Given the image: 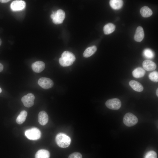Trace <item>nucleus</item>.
Segmentation results:
<instances>
[{
	"instance_id": "nucleus-1",
	"label": "nucleus",
	"mask_w": 158,
	"mask_h": 158,
	"mask_svg": "<svg viewBox=\"0 0 158 158\" xmlns=\"http://www.w3.org/2000/svg\"><path fill=\"white\" fill-rule=\"evenodd\" d=\"M55 141L60 147L65 148L70 145L71 140L70 138L66 134L60 133L57 135L55 137Z\"/></svg>"
},
{
	"instance_id": "nucleus-2",
	"label": "nucleus",
	"mask_w": 158,
	"mask_h": 158,
	"mask_svg": "<svg viewBox=\"0 0 158 158\" xmlns=\"http://www.w3.org/2000/svg\"><path fill=\"white\" fill-rule=\"evenodd\" d=\"M25 135L29 139L32 140L39 139L41 136V132L37 128L33 127L26 130L25 133Z\"/></svg>"
},
{
	"instance_id": "nucleus-3",
	"label": "nucleus",
	"mask_w": 158,
	"mask_h": 158,
	"mask_svg": "<svg viewBox=\"0 0 158 158\" xmlns=\"http://www.w3.org/2000/svg\"><path fill=\"white\" fill-rule=\"evenodd\" d=\"M137 117L131 113H128L124 116L123 121L125 125L128 127L133 126L138 122Z\"/></svg>"
},
{
	"instance_id": "nucleus-4",
	"label": "nucleus",
	"mask_w": 158,
	"mask_h": 158,
	"mask_svg": "<svg viewBox=\"0 0 158 158\" xmlns=\"http://www.w3.org/2000/svg\"><path fill=\"white\" fill-rule=\"evenodd\" d=\"M52 14H54L52 19L53 22L54 24H59L63 23L65 17V13L63 10L59 9L56 12L53 11Z\"/></svg>"
},
{
	"instance_id": "nucleus-5",
	"label": "nucleus",
	"mask_w": 158,
	"mask_h": 158,
	"mask_svg": "<svg viewBox=\"0 0 158 158\" xmlns=\"http://www.w3.org/2000/svg\"><path fill=\"white\" fill-rule=\"evenodd\" d=\"M106 106L108 108L112 110H118L121 105L120 100L118 98H114L107 100L105 103Z\"/></svg>"
},
{
	"instance_id": "nucleus-6",
	"label": "nucleus",
	"mask_w": 158,
	"mask_h": 158,
	"mask_svg": "<svg viewBox=\"0 0 158 158\" xmlns=\"http://www.w3.org/2000/svg\"><path fill=\"white\" fill-rule=\"evenodd\" d=\"M38 83L42 88L45 89L52 87L54 85V83L51 79L46 77L40 78L38 80Z\"/></svg>"
},
{
	"instance_id": "nucleus-7",
	"label": "nucleus",
	"mask_w": 158,
	"mask_h": 158,
	"mask_svg": "<svg viewBox=\"0 0 158 158\" xmlns=\"http://www.w3.org/2000/svg\"><path fill=\"white\" fill-rule=\"evenodd\" d=\"M35 98V97L33 94L29 93L22 98L21 101L25 106L30 107L33 105Z\"/></svg>"
},
{
	"instance_id": "nucleus-8",
	"label": "nucleus",
	"mask_w": 158,
	"mask_h": 158,
	"mask_svg": "<svg viewBox=\"0 0 158 158\" xmlns=\"http://www.w3.org/2000/svg\"><path fill=\"white\" fill-rule=\"evenodd\" d=\"M25 2L22 0L14 1L11 3V9L13 11H19L23 10L25 7Z\"/></svg>"
},
{
	"instance_id": "nucleus-9",
	"label": "nucleus",
	"mask_w": 158,
	"mask_h": 158,
	"mask_svg": "<svg viewBox=\"0 0 158 158\" xmlns=\"http://www.w3.org/2000/svg\"><path fill=\"white\" fill-rule=\"evenodd\" d=\"M45 67L44 63L41 61H37L33 63L32 65V68L33 71L37 73L42 71Z\"/></svg>"
},
{
	"instance_id": "nucleus-10",
	"label": "nucleus",
	"mask_w": 158,
	"mask_h": 158,
	"mask_svg": "<svg viewBox=\"0 0 158 158\" xmlns=\"http://www.w3.org/2000/svg\"><path fill=\"white\" fill-rule=\"evenodd\" d=\"M142 66L143 68L148 71L154 70L157 67L155 63L152 61L147 60L143 62Z\"/></svg>"
},
{
	"instance_id": "nucleus-11",
	"label": "nucleus",
	"mask_w": 158,
	"mask_h": 158,
	"mask_svg": "<svg viewBox=\"0 0 158 158\" xmlns=\"http://www.w3.org/2000/svg\"><path fill=\"white\" fill-rule=\"evenodd\" d=\"M38 122L42 126L46 125L48 121V116L47 113L44 111H40L38 115Z\"/></svg>"
},
{
	"instance_id": "nucleus-12",
	"label": "nucleus",
	"mask_w": 158,
	"mask_h": 158,
	"mask_svg": "<svg viewBox=\"0 0 158 158\" xmlns=\"http://www.w3.org/2000/svg\"><path fill=\"white\" fill-rule=\"evenodd\" d=\"M144 37V33L143 28L139 26L137 28L134 35L135 40L138 42H140L143 40Z\"/></svg>"
},
{
	"instance_id": "nucleus-13",
	"label": "nucleus",
	"mask_w": 158,
	"mask_h": 158,
	"mask_svg": "<svg viewBox=\"0 0 158 158\" xmlns=\"http://www.w3.org/2000/svg\"><path fill=\"white\" fill-rule=\"evenodd\" d=\"M129 84L135 91L140 92L143 90V87L142 85L136 81L131 80L129 82Z\"/></svg>"
},
{
	"instance_id": "nucleus-14",
	"label": "nucleus",
	"mask_w": 158,
	"mask_h": 158,
	"mask_svg": "<svg viewBox=\"0 0 158 158\" xmlns=\"http://www.w3.org/2000/svg\"><path fill=\"white\" fill-rule=\"evenodd\" d=\"M50 154L47 150L41 149L38 151L35 155V158H49Z\"/></svg>"
},
{
	"instance_id": "nucleus-15",
	"label": "nucleus",
	"mask_w": 158,
	"mask_h": 158,
	"mask_svg": "<svg viewBox=\"0 0 158 158\" xmlns=\"http://www.w3.org/2000/svg\"><path fill=\"white\" fill-rule=\"evenodd\" d=\"M110 6L115 10L120 9L123 4V2L121 0H111L109 1Z\"/></svg>"
},
{
	"instance_id": "nucleus-16",
	"label": "nucleus",
	"mask_w": 158,
	"mask_h": 158,
	"mask_svg": "<svg viewBox=\"0 0 158 158\" xmlns=\"http://www.w3.org/2000/svg\"><path fill=\"white\" fill-rule=\"evenodd\" d=\"M145 73L144 69L141 67H138L132 72L133 76L136 78H139L143 77Z\"/></svg>"
},
{
	"instance_id": "nucleus-17",
	"label": "nucleus",
	"mask_w": 158,
	"mask_h": 158,
	"mask_svg": "<svg viewBox=\"0 0 158 158\" xmlns=\"http://www.w3.org/2000/svg\"><path fill=\"white\" fill-rule=\"evenodd\" d=\"M97 48L95 46H93L87 48L83 53L84 57H89L93 54L96 51Z\"/></svg>"
},
{
	"instance_id": "nucleus-18",
	"label": "nucleus",
	"mask_w": 158,
	"mask_h": 158,
	"mask_svg": "<svg viewBox=\"0 0 158 158\" xmlns=\"http://www.w3.org/2000/svg\"><path fill=\"white\" fill-rule=\"evenodd\" d=\"M140 11L142 16L145 18L150 17L152 14V10L148 7L145 6L142 7Z\"/></svg>"
},
{
	"instance_id": "nucleus-19",
	"label": "nucleus",
	"mask_w": 158,
	"mask_h": 158,
	"mask_svg": "<svg viewBox=\"0 0 158 158\" xmlns=\"http://www.w3.org/2000/svg\"><path fill=\"white\" fill-rule=\"evenodd\" d=\"M60 64L63 67L68 66L71 65L73 63L68 58L64 57H61L59 59Z\"/></svg>"
},
{
	"instance_id": "nucleus-20",
	"label": "nucleus",
	"mask_w": 158,
	"mask_h": 158,
	"mask_svg": "<svg viewBox=\"0 0 158 158\" xmlns=\"http://www.w3.org/2000/svg\"><path fill=\"white\" fill-rule=\"evenodd\" d=\"M115 26L112 23H108L104 25L103 28L104 33L108 35L113 32L115 30Z\"/></svg>"
},
{
	"instance_id": "nucleus-21",
	"label": "nucleus",
	"mask_w": 158,
	"mask_h": 158,
	"mask_svg": "<svg viewBox=\"0 0 158 158\" xmlns=\"http://www.w3.org/2000/svg\"><path fill=\"white\" fill-rule=\"evenodd\" d=\"M27 115V113L25 110L22 111L17 116L16 121L19 124L23 123L25 121Z\"/></svg>"
},
{
	"instance_id": "nucleus-22",
	"label": "nucleus",
	"mask_w": 158,
	"mask_h": 158,
	"mask_svg": "<svg viewBox=\"0 0 158 158\" xmlns=\"http://www.w3.org/2000/svg\"><path fill=\"white\" fill-rule=\"evenodd\" d=\"M61 57H67L73 62L76 59L75 55L72 52L68 51L63 52L61 54Z\"/></svg>"
},
{
	"instance_id": "nucleus-23",
	"label": "nucleus",
	"mask_w": 158,
	"mask_h": 158,
	"mask_svg": "<svg viewBox=\"0 0 158 158\" xmlns=\"http://www.w3.org/2000/svg\"><path fill=\"white\" fill-rule=\"evenodd\" d=\"M143 55L146 58L152 59L154 55V52L150 49H145L143 52Z\"/></svg>"
},
{
	"instance_id": "nucleus-24",
	"label": "nucleus",
	"mask_w": 158,
	"mask_h": 158,
	"mask_svg": "<svg viewBox=\"0 0 158 158\" xmlns=\"http://www.w3.org/2000/svg\"><path fill=\"white\" fill-rule=\"evenodd\" d=\"M149 79L152 81L155 82H158V73L156 71L150 73L149 75Z\"/></svg>"
},
{
	"instance_id": "nucleus-25",
	"label": "nucleus",
	"mask_w": 158,
	"mask_h": 158,
	"mask_svg": "<svg viewBox=\"0 0 158 158\" xmlns=\"http://www.w3.org/2000/svg\"><path fill=\"white\" fill-rule=\"evenodd\" d=\"M144 158H157V154L154 151H150L146 154Z\"/></svg>"
},
{
	"instance_id": "nucleus-26",
	"label": "nucleus",
	"mask_w": 158,
	"mask_h": 158,
	"mask_svg": "<svg viewBox=\"0 0 158 158\" xmlns=\"http://www.w3.org/2000/svg\"><path fill=\"white\" fill-rule=\"evenodd\" d=\"M68 158H82L81 154L78 152H73L70 154Z\"/></svg>"
},
{
	"instance_id": "nucleus-27",
	"label": "nucleus",
	"mask_w": 158,
	"mask_h": 158,
	"mask_svg": "<svg viewBox=\"0 0 158 158\" xmlns=\"http://www.w3.org/2000/svg\"><path fill=\"white\" fill-rule=\"evenodd\" d=\"M10 1L9 0H0V2L2 3H6Z\"/></svg>"
},
{
	"instance_id": "nucleus-28",
	"label": "nucleus",
	"mask_w": 158,
	"mask_h": 158,
	"mask_svg": "<svg viewBox=\"0 0 158 158\" xmlns=\"http://www.w3.org/2000/svg\"><path fill=\"white\" fill-rule=\"evenodd\" d=\"M3 66L0 63V72H1L3 69Z\"/></svg>"
},
{
	"instance_id": "nucleus-29",
	"label": "nucleus",
	"mask_w": 158,
	"mask_h": 158,
	"mask_svg": "<svg viewBox=\"0 0 158 158\" xmlns=\"http://www.w3.org/2000/svg\"><path fill=\"white\" fill-rule=\"evenodd\" d=\"M156 94L157 96V97H158V88H157L156 90Z\"/></svg>"
},
{
	"instance_id": "nucleus-30",
	"label": "nucleus",
	"mask_w": 158,
	"mask_h": 158,
	"mask_svg": "<svg viewBox=\"0 0 158 158\" xmlns=\"http://www.w3.org/2000/svg\"><path fill=\"white\" fill-rule=\"evenodd\" d=\"M1 40L0 38V46L1 45Z\"/></svg>"
},
{
	"instance_id": "nucleus-31",
	"label": "nucleus",
	"mask_w": 158,
	"mask_h": 158,
	"mask_svg": "<svg viewBox=\"0 0 158 158\" xmlns=\"http://www.w3.org/2000/svg\"><path fill=\"white\" fill-rule=\"evenodd\" d=\"M2 92V90L1 88L0 87V93H1Z\"/></svg>"
}]
</instances>
